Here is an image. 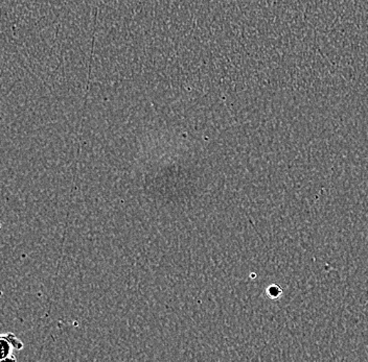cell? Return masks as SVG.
<instances>
[{"label": "cell", "mask_w": 368, "mask_h": 362, "mask_svg": "<svg viewBox=\"0 0 368 362\" xmlns=\"http://www.w3.org/2000/svg\"><path fill=\"white\" fill-rule=\"evenodd\" d=\"M266 293H267L269 299L277 300L281 299L283 290L281 286L277 285V284H271V285L268 286Z\"/></svg>", "instance_id": "6da1fadb"}]
</instances>
